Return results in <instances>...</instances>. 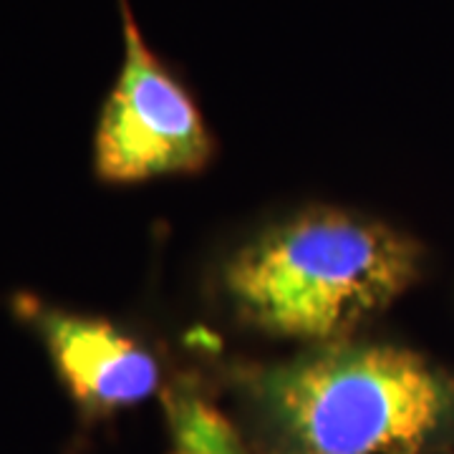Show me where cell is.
<instances>
[{"label": "cell", "mask_w": 454, "mask_h": 454, "mask_svg": "<svg viewBox=\"0 0 454 454\" xmlns=\"http://www.w3.org/2000/svg\"><path fill=\"white\" fill-rule=\"evenodd\" d=\"M119 16L124 56L98 109L94 175L121 187L202 172L215 139L197 101L146 43L129 0H119Z\"/></svg>", "instance_id": "obj_3"}, {"label": "cell", "mask_w": 454, "mask_h": 454, "mask_svg": "<svg viewBox=\"0 0 454 454\" xmlns=\"http://www.w3.org/2000/svg\"><path fill=\"white\" fill-rule=\"evenodd\" d=\"M422 245L369 215L309 207L260 230L223 265L238 324L324 346L348 340L422 276Z\"/></svg>", "instance_id": "obj_2"}, {"label": "cell", "mask_w": 454, "mask_h": 454, "mask_svg": "<svg viewBox=\"0 0 454 454\" xmlns=\"http://www.w3.org/2000/svg\"><path fill=\"white\" fill-rule=\"evenodd\" d=\"M172 432V454H250L243 434L197 387L177 384L164 391Z\"/></svg>", "instance_id": "obj_5"}, {"label": "cell", "mask_w": 454, "mask_h": 454, "mask_svg": "<svg viewBox=\"0 0 454 454\" xmlns=\"http://www.w3.org/2000/svg\"><path fill=\"white\" fill-rule=\"evenodd\" d=\"M270 454H424L454 429V376L422 354L336 340L238 372Z\"/></svg>", "instance_id": "obj_1"}, {"label": "cell", "mask_w": 454, "mask_h": 454, "mask_svg": "<svg viewBox=\"0 0 454 454\" xmlns=\"http://www.w3.org/2000/svg\"><path fill=\"white\" fill-rule=\"evenodd\" d=\"M8 309L46 348L53 372L83 422H101L162 391V364L129 328L106 316L16 293Z\"/></svg>", "instance_id": "obj_4"}]
</instances>
